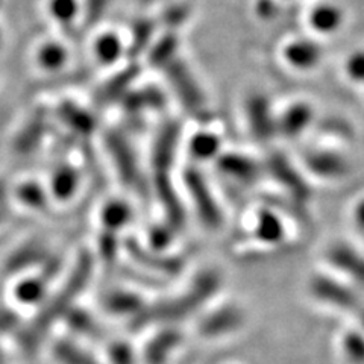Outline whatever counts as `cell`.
Listing matches in <instances>:
<instances>
[{"mask_svg": "<svg viewBox=\"0 0 364 364\" xmlns=\"http://www.w3.org/2000/svg\"><path fill=\"white\" fill-rule=\"evenodd\" d=\"M257 235L261 240L275 243L284 237V228L281 220H278L277 215H273L269 211H263L258 214L257 222Z\"/></svg>", "mask_w": 364, "mask_h": 364, "instance_id": "19", "label": "cell"}, {"mask_svg": "<svg viewBox=\"0 0 364 364\" xmlns=\"http://www.w3.org/2000/svg\"><path fill=\"white\" fill-rule=\"evenodd\" d=\"M37 61L46 70H58L67 61V50L60 43H44L37 52Z\"/></svg>", "mask_w": 364, "mask_h": 364, "instance_id": "16", "label": "cell"}, {"mask_svg": "<svg viewBox=\"0 0 364 364\" xmlns=\"http://www.w3.org/2000/svg\"><path fill=\"white\" fill-rule=\"evenodd\" d=\"M348 75L357 82L364 81V52H355L346 63Z\"/></svg>", "mask_w": 364, "mask_h": 364, "instance_id": "31", "label": "cell"}, {"mask_svg": "<svg viewBox=\"0 0 364 364\" xmlns=\"http://www.w3.org/2000/svg\"><path fill=\"white\" fill-rule=\"evenodd\" d=\"M179 343V334L173 329L170 331H163L155 338L151 340V343L144 349V360L147 364H164L172 350Z\"/></svg>", "mask_w": 364, "mask_h": 364, "instance_id": "12", "label": "cell"}, {"mask_svg": "<svg viewBox=\"0 0 364 364\" xmlns=\"http://www.w3.org/2000/svg\"><path fill=\"white\" fill-rule=\"evenodd\" d=\"M243 316L240 310L234 306H225L218 311H214L208 317H205L200 322V331L205 336H222L234 331L235 328L242 325Z\"/></svg>", "mask_w": 364, "mask_h": 364, "instance_id": "8", "label": "cell"}, {"mask_svg": "<svg viewBox=\"0 0 364 364\" xmlns=\"http://www.w3.org/2000/svg\"><path fill=\"white\" fill-rule=\"evenodd\" d=\"M107 309L112 313L117 314H139V306H140V299L136 298L135 294L127 293V291H116L108 294V298L105 301Z\"/></svg>", "mask_w": 364, "mask_h": 364, "instance_id": "21", "label": "cell"}, {"mask_svg": "<svg viewBox=\"0 0 364 364\" xmlns=\"http://www.w3.org/2000/svg\"><path fill=\"white\" fill-rule=\"evenodd\" d=\"M343 354L352 364H364V336L358 331H349L341 341Z\"/></svg>", "mask_w": 364, "mask_h": 364, "instance_id": "25", "label": "cell"}, {"mask_svg": "<svg viewBox=\"0 0 364 364\" xmlns=\"http://www.w3.org/2000/svg\"><path fill=\"white\" fill-rule=\"evenodd\" d=\"M284 56L296 68H311L321 61L322 48L310 40H298L287 46Z\"/></svg>", "mask_w": 364, "mask_h": 364, "instance_id": "10", "label": "cell"}, {"mask_svg": "<svg viewBox=\"0 0 364 364\" xmlns=\"http://www.w3.org/2000/svg\"><path fill=\"white\" fill-rule=\"evenodd\" d=\"M215 287H218V278L205 275L198 279L196 284H193L191 289L184 296L159 302L158 305L151 306V309L140 311L135 316L134 326L140 329L144 325L176 322L181 318H186L188 314L196 311L205 301L210 299Z\"/></svg>", "mask_w": 364, "mask_h": 364, "instance_id": "2", "label": "cell"}, {"mask_svg": "<svg viewBox=\"0 0 364 364\" xmlns=\"http://www.w3.org/2000/svg\"><path fill=\"white\" fill-rule=\"evenodd\" d=\"M343 13L334 5H318L311 11L310 23L311 28L318 32H334L341 26Z\"/></svg>", "mask_w": 364, "mask_h": 364, "instance_id": "13", "label": "cell"}, {"mask_svg": "<svg viewBox=\"0 0 364 364\" xmlns=\"http://www.w3.org/2000/svg\"><path fill=\"white\" fill-rule=\"evenodd\" d=\"M43 258H44L43 246L31 243L28 246L20 247L17 252L8 259L6 267L9 272H20L33 263H40Z\"/></svg>", "mask_w": 364, "mask_h": 364, "instance_id": "17", "label": "cell"}, {"mask_svg": "<svg viewBox=\"0 0 364 364\" xmlns=\"http://www.w3.org/2000/svg\"><path fill=\"white\" fill-rule=\"evenodd\" d=\"M311 293L318 301L326 302L343 311H354L358 313L364 309L358 294L352 291L349 287L343 286L331 278L326 277H316L311 281Z\"/></svg>", "mask_w": 364, "mask_h": 364, "instance_id": "3", "label": "cell"}, {"mask_svg": "<svg viewBox=\"0 0 364 364\" xmlns=\"http://www.w3.org/2000/svg\"><path fill=\"white\" fill-rule=\"evenodd\" d=\"M14 325H16L14 314L6 310H0V333L6 331V329H11V326Z\"/></svg>", "mask_w": 364, "mask_h": 364, "instance_id": "33", "label": "cell"}, {"mask_svg": "<svg viewBox=\"0 0 364 364\" xmlns=\"http://www.w3.org/2000/svg\"><path fill=\"white\" fill-rule=\"evenodd\" d=\"M152 31H154V26L151 21H140L136 23L135 26V31H134V41H132V52H139L141 50V48H144V46L149 43L151 37H152Z\"/></svg>", "mask_w": 364, "mask_h": 364, "instance_id": "30", "label": "cell"}, {"mask_svg": "<svg viewBox=\"0 0 364 364\" xmlns=\"http://www.w3.org/2000/svg\"><path fill=\"white\" fill-rule=\"evenodd\" d=\"M222 170L225 173L231 175L234 178H243V181L252 178L257 173L255 164L247 159L246 156H237L231 155L222 159Z\"/></svg>", "mask_w": 364, "mask_h": 364, "instance_id": "22", "label": "cell"}, {"mask_svg": "<svg viewBox=\"0 0 364 364\" xmlns=\"http://www.w3.org/2000/svg\"><path fill=\"white\" fill-rule=\"evenodd\" d=\"M329 263L364 286V257L346 245H336L328 250Z\"/></svg>", "mask_w": 364, "mask_h": 364, "instance_id": "6", "label": "cell"}, {"mask_svg": "<svg viewBox=\"0 0 364 364\" xmlns=\"http://www.w3.org/2000/svg\"><path fill=\"white\" fill-rule=\"evenodd\" d=\"M313 119V111L306 104H296L282 114L279 120V131L282 135L294 139L305 128L309 127Z\"/></svg>", "mask_w": 364, "mask_h": 364, "instance_id": "11", "label": "cell"}, {"mask_svg": "<svg viewBox=\"0 0 364 364\" xmlns=\"http://www.w3.org/2000/svg\"><path fill=\"white\" fill-rule=\"evenodd\" d=\"M18 198L29 208L40 210L46 205L44 191L36 182H25V184H21V187L18 188Z\"/></svg>", "mask_w": 364, "mask_h": 364, "instance_id": "28", "label": "cell"}, {"mask_svg": "<svg viewBox=\"0 0 364 364\" xmlns=\"http://www.w3.org/2000/svg\"><path fill=\"white\" fill-rule=\"evenodd\" d=\"M166 67L168 70V77L172 79L173 87L176 90V93L181 96V99H184L188 108H198L199 111V108H202L203 99L198 88V84L195 79H193L188 68L176 58L173 61H170Z\"/></svg>", "mask_w": 364, "mask_h": 364, "instance_id": "5", "label": "cell"}, {"mask_svg": "<svg viewBox=\"0 0 364 364\" xmlns=\"http://www.w3.org/2000/svg\"><path fill=\"white\" fill-rule=\"evenodd\" d=\"M49 9L53 18L63 25H70L79 13L77 0H50Z\"/></svg>", "mask_w": 364, "mask_h": 364, "instance_id": "27", "label": "cell"}, {"mask_svg": "<svg viewBox=\"0 0 364 364\" xmlns=\"http://www.w3.org/2000/svg\"><path fill=\"white\" fill-rule=\"evenodd\" d=\"M0 364H4V361H2V355H0Z\"/></svg>", "mask_w": 364, "mask_h": 364, "instance_id": "37", "label": "cell"}, {"mask_svg": "<svg viewBox=\"0 0 364 364\" xmlns=\"http://www.w3.org/2000/svg\"><path fill=\"white\" fill-rule=\"evenodd\" d=\"M178 48V40L173 36H167L158 41L155 49L151 53V61L155 65H167L175 60V53Z\"/></svg>", "mask_w": 364, "mask_h": 364, "instance_id": "26", "label": "cell"}, {"mask_svg": "<svg viewBox=\"0 0 364 364\" xmlns=\"http://www.w3.org/2000/svg\"><path fill=\"white\" fill-rule=\"evenodd\" d=\"M122 52H123V44L116 33L108 32L96 40L95 53L102 64L116 63L122 56Z\"/></svg>", "mask_w": 364, "mask_h": 364, "instance_id": "15", "label": "cell"}, {"mask_svg": "<svg viewBox=\"0 0 364 364\" xmlns=\"http://www.w3.org/2000/svg\"><path fill=\"white\" fill-rule=\"evenodd\" d=\"M55 355L63 364H97L93 357H90L81 348L68 343V341H60L55 346Z\"/></svg>", "mask_w": 364, "mask_h": 364, "instance_id": "23", "label": "cell"}, {"mask_svg": "<svg viewBox=\"0 0 364 364\" xmlns=\"http://www.w3.org/2000/svg\"><path fill=\"white\" fill-rule=\"evenodd\" d=\"M0 193H2V188H0Z\"/></svg>", "mask_w": 364, "mask_h": 364, "instance_id": "39", "label": "cell"}, {"mask_svg": "<svg viewBox=\"0 0 364 364\" xmlns=\"http://www.w3.org/2000/svg\"><path fill=\"white\" fill-rule=\"evenodd\" d=\"M187 187L191 193L193 200H196L198 211L200 214L202 220L210 226H218L220 223V211L215 205L214 198L211 196V191L205 186V181L198 173L196 170H190L187 173Z\"/></svg>", "mask_w": 364, "mask_h": 364, "instance_id": "4", "label": "cell"}, {"mask_svg": "<svg viewBox=\"0 0 364 364\" xmlns=\"http://www.w3.org/2000/svg\"><path fill=\"white\" fill-rule=\"evenodd\" d=\"M0 44H2V31H0Z\"/></svg>", "mask_w": 364, "mask_h": 364, "instance_id": "36", "label": "cell"}, {"mask_svg": "<svg viewBox=\"0 0 364 364\" xmlns=\"http://www.w3.org/2000/svg\"><path fill=\"white\" fill-rule=\"evenodd\" d=\"M358 321H360V323H361V326H363V329H364V309L358 313Z\"/></svg>", "mask_w": 364, "mask_h": 364, "instance_id": "35", "label": "cell"}, {"mask_svg": "<svg viewBox=\"0 0 364 364\" xmlns=\"http://www.w3.org/2000/svg\"><path fill=\"white\" fill-rule=\"evenodd\" d=\"M70 325L79 334H84L88 337L99 336L97 323L93 321V318H91L90 314H87L84 311H73L70 316Z\"/></svg>", "mask_w": 364, "mask_h": 364, "instance_id": "29", "label": "cell"}, {"mask_svg": "<svg viewBox=\"0 0 364 364\" xmlns=\"http://www.w3.org/2000/svg\"><path fill=\"white\" fill-rule=\"evenodd\" d=\"M46 293V282L41 278H26L17 284L16 287V298L21 304L33 305L38 304Z\"/></svg>", "mask_w": 364, "mask_h": 364, "instance_id": "18", "label": "cell"}, {"mask_svg": "<svg viewBox=\"0 0 364 364\" xmlns=\"http://www.w3.org/2000/svg\"><path fill=\"white\" fill-rule=\"evenodd\" d=\"M305 161L313 173L323 178H340L349 172L346 159L334 152H311L305 156Z\"/></svg>", "mask_w": 364, "mask_h": 364, "instance_id": "7", "label": "cell"}, {"mask_svg": "<svg viewBox=\"0 0 364 364\" xmlns=\"http://www.w3.org/2000/svg\"><path fill=\"white\" fill-rule=\"evenodd\" d=\"M109 354L114 364H134V352L127 343L112 345Z\"/></svg>", "mask_w": 364, "mask_h": 364, "instance_id": "32", "label": "cell"}, {"mask_svg": "<svg viewBox=\"0 0 364 364\" xmlns=\"http://www.w3.org/2000/svg\"><path fill=\"white\" fill-rule=\"evenodd\" d=\"M131 210L122 202H112L104 210V223L108 232H114L129 222Z\"/></svg>", "mask_w": 364, "mask_h": 364, "instance_id": "24", "label": "cell"}, {"mask_svg": "<svg viewBox=\"0 0 364 364\" xmlns=\"http://www.w3.org/2000/svg\"><path fill=\"white\" fill-rule=\"evenodd\" d=\"M0 220H2V215H0Z\"/></svg>", "mask_w": 364, "mask_h": 364, "instance_id": "38", "label": "cell"}, {"mask_svg": "<svg viewBox=\"0 0 364 364\" xmlns=\"http://www.w3.org/2000/svg\"><path fill=\"white\" fill-rule=\"evenodd\" d=\"M79 178L75 172V168L64 166L60 170H56L52 178V193L56 199L65 200L72 198L76 191Z\"/></svg>", "mask_w": 364, "mask_h": 364, "instance_id": "14", "label": "cell"}, {"mask_svg": "<svg viewBox=\"0 0 364 364\" xmlns=\"http://www.w3.org/2000/svg\"><path fill=\"white\" fill-rule=\"evenodd\" d=\"M111 149L123 181L132 188H141L143 182L140 178V168L136 166L135 156H132L129 146L120 143V140L117 139L111 141Z\"/></svg>", "mask_w": 364, "mask_h": 364, "instance_id": "9", "label": "cell"}, {"mask_svg": "<svg viewBox=\"0 0 364 364\" xmlns=\"http://www.w3.org/2000/svg\"><path fill=\"white\" fill-rule=\"evenodd\" d=\"M220 141L210 132H200L193 136L190 143V152L196 159H211L219 152Z\"/></svg>", "mask_w": 364, "mask_h": 364, "instance_id": "20", "label": "cell"}, {"mask_svg": "<svg viewBox=\"0 0 364 364\" xmlns=\"http://www.w3.org/2000/svg\"><path fill=\"white\" fill-rule=\"evenodd\" d=\"M91 269H93V261H91L90 255H81V258L77 259V263L75 266V270L72 272V275L67 278L64 287L53 296L48 305L43 306L41 311L31 322L26 331H23L20 340L23 349L28 352L36 350L40 346L43 338L46 337V334H48L49 329L52 328V325L65 313L70 311L72 302H75L79 293H81V290L87 286L91 275Z\"/></svg>", "mask_w": 364, "mask_h": 364, "instance_id": "1", "label": "cell"}, {"mask_svg": "<svg viewBox=\"0 0 364 364\" xmlns=\"http://www.w3.org/2000/svg\"><path fill=\"white\" fill-rule=\"evenodd\" d=\"M355 223L360 232L364 235V200H361L355 208Z\"/></svg>", "mask_w": 364, "mask_h": 364, "instance_id": "34", "label": "cell"}]
</instances>
